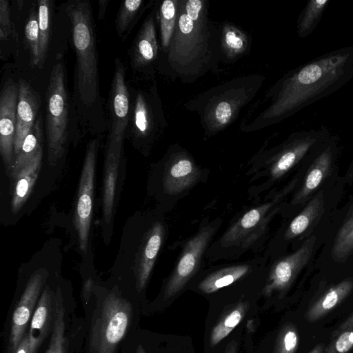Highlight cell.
<instances>
[{"mask_svg":"<svg viewBox=\"0 0 353 353\" xmlns=\"http://www.w3.org/2000/svg\"><path fill=\"white\" fill-rule=\"evenodd\" d=\"M353 79V46L324 53L289 71L272 87L270 103L248 126L256 130L288 118Z\"/></svg>","mask_w":353,"mask_h":353,"instance_id":"obj_1","label":"cell"},{"mask_svg":"<svg viewBox=\"0 0 353 353\" xmlns=\"http://www.w3.org/2000/svg\"><path fill=\"white\" fill-rule=\"evenodd\" d=\"M205 1H179L174 33L168 47V61L181 77L196 75L208 65L212 33Z\"/></svg>","mask_w":353,"mask_h":353,"instance_id":"obj_2","label":"cell"},{"mask_svg":"<svg viewBox=\"0 0 353 353\" xmlns=\"http://www.w3.org/2000/svg\"><path fill=\"white\" fill-rule=\"evenodd\" d=\"M71 24L77 57L76 83L79 99L92 105L99 97L98 55L90 3L85 0L70 1L65 6Z\"/></svg>","mask_w":353,"mask_h":353,"instance_id":"obj_3","label":"cell"},{"mask_svg":"<svg viewBox=\"0 0 353 353\" xmlns=\"http://www.w3.org/2000/svg\"><path fill=\"white\" fill-rule=\"evenodd\" d=\"M99 309L92 323L90 353H114L129 327L132 314L131 303L111 293Z\"/></svg>","mask_w":353,"mask_h":353,"instance_id":"obj_4","label":"cell"},{"mask_svg":"<svg viewBox=\"0 0 353 353\" xmlns=\"http://www.w3.org/2000/svg\"><path fill=\"white\" fill-rule=\"evenodd\" d=\"M64 65L54 64L46 92V134L48 159L55 163L64 151L68 134V100Z\"/></svg>","mask_w":353,"mask_h":353,"instance_id":"obj_5","label":"cell"},{"mask_svg":"<svg viewBox=\"0 0 353 353\" xmlns=\"http://www.w3.org/2000/svg\"><path fill=\"white\" fill-rule=\"evenodd\" d=\"M125 77L123 63L121 59L116 58L109 94L111 125L106 150L123 152V139L130 112L129 92Z\"/></svg>","mask_w":353,"mask_h":353,"instance_id":"obj_6","label":"cell"},{"mask_svg":"<svg viewBox=\"0 0 353 353\" xmlns=\"http://www.w3.org/2000/svg\"><path fill=\"white\" fill-rule=\"evenodd\" d=\"M97 153V141L92 140L87 145L75 210V225L79 247L83 252H85L87 249L92 216Z\"/></svg>","mask_w":353,"mask_h":353,"instance_id":"obj_7","label":"cell"},{"mask_svg":"<svg viewBox=\"0 0 353 353\" xmlns=\"http://www.w3.org/2000/svg\"><path fill=\"white\" fill-rule=\"evenodd\" d=\"M330 134L326 127L310 128L291 134L273 157L270 175L274 179L283 176L305 157L320 141Z\"/></svg>","mask_w":353,"mask_h":353,"instance_id":"obj_8","label":"cell"},{"mask_svg":"<svg viewBox=\"0 0 353 353\" xmlns=\"http://www.w3.org/2000/svg\"><path fill=\"white\" fill-rule=\"evenodd\" d=\"M214 232V227L203 228L186 243L165 285L163 293L165 299L171 298L179 293L196 273Z\"/></svg>","mask_w":353,"mask_h":353,"instance_id":"obj_9","label":"cell"},{"mask_svg":"<svg viewBox=\"0 0 353 353\" xmlns=\"http://www.w3.org/2000/svg\"><path fill=\"white\" fill-rule=\"evenodd\" d=\"M337 149L336 136L331 133L311 149L313 159L293 204L305 202L316 191L331 170Z\"/></svg>","mask_w":353,"mask_h":353,"instance_id":"obj_10","label":"cell"},{"mask_svg":"<svg viewBox=\"0 0 353 353\" xmlns=\"http://www.w3.org/2000/svg\"><path fill=\"white\" fill-rule=\"evenodd\" d=\"M225 85L217 89L220 92L209 97L207 105L203 110L199 111L202 121L206 130L214 132L228 125L234 118L236 113L244 105L249 97L245 92L240 94V88L232 87L226 89Z\"/></svg>","mask_w":353,"mask_h":353,"instance_id":"obj_11","label":"cell"},{"mask_svg":"<svg viewBox=\"0 0 353 353\" xmlns=\"http://www.w3.org/2000/svg\"><path fill=\"white\" fill-rule=\"evenodd\" d=\"M315 241V236H311L296 252L282 258L272 266L263 290L265 296L283 292L292 285L310 259Z\"/></svg>","mask_w":353,"mask_h":353,"instance_id":"obj_12","label":"cell"},{"mask_svg":"<svg viewBox=\"0 0 353 353\" xmlns=\"http://www.w3.org/2000/svg\"><path fill=\"white\" fill-rule=\"evenodd\" d=\"M18 94V84L8 80L0 97V152L8 172L14 158Z\"/></svg>","mask_w":353,"mask_h":353,"instance_id":"obj_13","label":"cell"},{"mask_svg":"<svg viewBox=\"0 0 353 353\" xmlns=\"http://www.w3.org/2000/svg\"><path fill=\"white\" fill-rule=\"evenodd\" d=\"M44 281L41 273L32 274L15 307L11 320L8 353L14 352L26 334V330L34 312Z\"/></svg>","mask_w":353,"mask_h":353,"instance_id":"obj_14","label":"cell"},{"mask_svg":"<svg viewBox=\"0 0 353 353\" xmlns=\"http://www.w3.org/2000/svg\"><path fill=\"white\" fill-rule=\"evenodd\" d=\"M18 85L17 130L14 144V157L20 152L26 137L36 122L41 101L38 93L26 81L20 79Z\"/></svg>","mask_w":353,"mask_h":353,"instance_id":"obj_15","label":"cell"},{"mask_svg":"<svg viewBox=\"0 0 353 353\" xmlns=\"http://www.w3.org/2000/svg\"><path fill=\"white\" fill-rule=\"evenodd\" d=\"M55 307L52 292L46 287L42 292L32 316L28 332L30 353H36L43 341L52 331Z\"/></svg>","mask_w":353,"mask_h":353,"instance_id":"obj_16","label":"cell"},{"mask_svg":"<svg viewBox=\"0 0 353 353\" xmlns=\"http://www.w3.org/2000/svg\"><path fill=\"white\" fill-rule=\"evenodd\" d=\"M121 157L122 152L106 151L105 153L102 199V223L105 228L112 223Z\"/></svg>","mask_w":353,"mask_h":353,"instance_id":"obj_17","label":"cell"},{"mask_svg":"<svg viewBox=\"0 0 353 353\" xmlns=\"http://www.w3.org/2000/svg\"><path fill=\"white\" fill-rule=\"evenodd\" d=\"M164 232L163 224L157 222L149 230L143 241L136 268L137 288L139 290H143L148 282L163 243Z\"/></svg>","mask_w":353,"mask_h":353,"instance_id":"obj_18","label":"cell"},{"mask_svg":"<svg viewBox=\"0 0 353 353\" xmlns=\"http://www.w3.org/2000/svg\"><path fill=\"white\" fill-rule=\"evenodd\" d=\"M43 157L41 146L32 160L11 179V207L18 212L29 197L38 177Z\"/></svg>","mask_w":353,"mask_h":353,"instance_id":"obj_19","label":"cell"},{"mask_svg":"<svg viewBox=\"0 0 353 353\" xmlns=\"http://www.w3.org/2000/svg\"><path fill=\"white\" fill-rule=\"evenodd\" d=\"M199 175V170L190 157L181 154L172 159L166 169L164 188L170 194H178L193 185Z\"/></svg>","mask_w":353,"mask_h":353,"instance_id":"obj_20","label":"cell"},{"mask_svg":"<svg viewBox=\"0 0 353 353\" xmlns=\"http://www.w3.org/2000/svg\"><path fill=\"white\" fill-rule=\"evenodd\" d=\"M353 290V281L344 280L330 288L307 310L305 318L313 323L339 305Z\"/></svg>","mask_w":353,"mask_h":353,"instance_id":"obj_21","label":"cell"},{"mask_svg":"<svg viewBox=\"0 0 353 353\" xmlns=\"http://www.w3.org/2000/svg\"><path fill=\"white\" fill-rule=\"evenodd\" d=\"M154 118V112L146 95L143 92L137 93L129 118L133 135L137 139L151 137L156 128Z\"/></svg>","mask_w":353,"mask_h":353,"instance_id":"obj_22","label":"cell"},{"mask_svg":"<svg viewBox=\"0 0 353 353\" xmlns=\"http://www.w3.org/2000/svg\"><path fill=\"white\" fill-rule=\"evenodd\" d=\"M157 42L153 17H148L141 26L135 39L132 58L137 66H143L153 61L157 54Z\"/></svg>","mask_w":353,"mask_h":353,"instance_id":"obj_23","label":"cell"},{"mask_svg":"<svg viewBox=\"0 0 353 353\" xmlns=\"http://www.w3.org/2000/svg\"><path fill=\"white\" fill-rule=\"evenodd\" d=\"M323 210V194L319 192L290 223L285 234V238L292 239L305 232L321 216Z\"/></svg>","mask_w":353,"mask_h":353,"instance_id":"obj_24","label":"cell"},{"mask_svg":"<svg viewBox=\"0 0 353 353\" xmlns=\"http://www.w3.org/2000/svg\"><path fill=\"white\" fill-rule=\"evenodd\" d=\"M41 115L37 119L35 123L26 137L20 152L15 156L13 163L8 172L10 179L26 165L42 146L43 136Z\"/></svg>","mask_w":353,"mask_h":353,"instance_id":"obj_25","label":"cell"},{"mask_svg":"<svg viewBox=\"0 0 353 353\" xmlns=\"http://www.w3.org/2000/svg\"><path fill=\"white\" fill-rule=\"evenodd\" d=\"M250 268L249 265L241 264L219 269L202 280L198 288L203 293H213L243 278Z\"/></svg>","mask_w":353,"mask_h":353,"instance_id":"obj_26","label":"cell"},{"mask_svg":"<svg viewBox=\"0 0 353 353\" xmlns=\"http://www.w3.org/2000/svg\"><path fill=\"white\" fill-rule=\"evenodd\" d=\"M330 3V0L307 1L297 19V34L300 38L305 39L313 32Z\"/></svg>","mask_w":353,"mask_h":353,"instance_id":"obj_27","label":"cell"},{"mask_svg":"<svg viewBox=\"0 0 353 353\" xmlns=\"http://www.w3.org/2000/svg\"><path fill=\"white\" fill-rule=\"evenodd\" d=\"M248 308V302L241 301L228 312L212 329L210 345L214 346L225 339L242 321Z\"/></svg>","mask_w":353,"mask_h":353,"instance_id":"obj_28","label":"cell"},{"mask_svg":"<svg viewBox=\"0 0 353 353\" xmlns=\"http://www.w3.org/2000/svg\"><path fill=\"white\" fill-rule=\"evenodd\" d=\"M55 316L50 341L46 353H65L67 339L65 336V307L61 292L58 288L54 297Z\"/></svg>","mask_w":353,"mask_h":353,"instance_id":"obj_29","label":"cell"},{"mask_svg":"<svg viewBox=\"0 0 353 353\" xmlns=\"http://www.w3.org/2000/svg\"><path fill=\"white\" fill-rule=\"evenodd\" d=\"M272 203H268L262 206L253 208L247 212L227 232L224 236L226 241H234L243 237L262 221L266 212L270 209Z\"/></svg>","mask_w":353,"mask_h":353,"instance_id":"obj_30","label":"cell"},{"mask_svg":"<svg viewBox=\"0 0 353 353\" xmlns=\"http://www.w3.org/2000/svg\"><path fill=\"white\" fill-rule=\"evenodd\" d=\"M37 3L39 35V60L38 67L41 68L46 59L50 40L52 1L49 0H40Z\"/></svg>","mask_w":353,"mask_h":353,"instance_id":"obj_31","label":"cell"},{"mask_svg":"<svg viewBox=\"0 0 353 353\" xmlns=\"http://www.w3.org/2000/svg\"><path fill=\"white\" fill-rule=\"evenodd\" d=\"M144 1L126 0L121 2L115 21L117 32L121 39L126 37L142 11Z\"/></svg>","mask_w":353,"mask_h":353,"instance_id":"obj_32","label":"cell"},{"mask_svg":"<svg viewBox=\"0 0 353 353\" xmlns=\"http://www.w3.org/2000/svg\"><path fill=\"white\" fill-rule=\"evenodd\" d=\"M353 349V312L333 332L323 353H349Z\"/></svg>","mask_w":353,"mask_h":353,"instance_id":"obj_33","label":"cell"},{"mask_svg":"<svg viewBox=\"0 0 353 353\" xmlns=\"http://www.w3.org/2000/svg\"><path fill=\"white\" fill-rule=\"evenodd\" d=\"M179 1L165 0L159 10L161 46L168 48L175 28Z\"/></svg>","mask_w":353,"mask_h":353,"instance_id":"obj_34","label":"cell"},{"mask_svg":"<svg viewBox=\"0 0 353 353\" xmlns=\"http://www.w3.org/2000/svg\"><path fill=\"white\" fill-rule=\"evenodd\" d=\"M353 252V215L339 231L332 248L336 261H344Z\"/></svg>","mask_w":353,"mask_h":353,"instance_id":"obj_35","label":"cell"},{"mask_svg":"<svg viewBox=\"0 0 353 353\" xmlns=\"http://www.w3.org/2000/svg\"><path fill=\"white\" fill-rule=\"evenodd\" d=\"M25 37L30 54V65L38 67L39 60V35L38 12L35 6L31 7L25 26Z\"/></svg>","mask_w":353,"mask_h":353,"instance_id":"obj_36","label":"cell"},{"mask_svg":"<svg viewBox=\"0 0 353 353\" xmlns=\"http://www.w3.org/2000/svg\"><path fill=\"white\" fill-rule=\"evenodd\" d=\"M298 345V331L294 325L288 324L277 337L274 353H295Z\"/></svg>","mask_w":353,"mask_h":353,"instance_id":"obj_37","label":"cell"},{"mask_svg":"<svg viewBox=\"0 0 353 353\" xmlns=\"http://www.w3.org/2000/svg\"><path fill=\"white\" fill-rule=\"evenodd\" d=\"M224 48L232 55L240 54L245 50L246 41L245 36L238 30L232 27L225 28L223 34Z\"/></svg>","mask_w":353,"mask_h":353,"instance_id":"obj_38","label":"cell"},{"mask_svg":"<svg viewBox=\"0 0 353 353\" xmlns=\"http://www.w3.org/2000/svg\"><path fill=\"white\" fill-rule=\"evenodd\" d=\"M10 37L18 40L17 32L12 21L8 1H0V39H8Z\"/></svg>","mask_w":353,"mask_h":353,"instance_id":"obj_39","label":"cell"},{"mask_svg":"<svg viewBox=\"0 0 353 353\" xmlns=\"http://www.w3.org/2000/svg\"><path fill=\"white\" fill-rule=\"evenodd\" d=\"M13 353H30L29 339L26 333Z\"/></svg>","mask_w":353,"mask_h":353,"instance_id":"obj_40","label":"cell"},{"mask_svg":"<svg viewBox=\"0 0 353 353\" xmlns=\"http://www.w3.org/2000/svg\"><path fill=\"white\" fill-rule=\"evenodd\" d=\"M99 3L98 19H103L105 17L106 9L109 3L108 0H100Z\"/></svg>","mask_w":353,"mask_h":353,"instance_id":"obj_41","label":"cell"},{"mask_svg":"<svg viewBox=\"0 0 353 353\" xmlns=\"http://www.w3.org/2000/svg\"><path fill=\"white\" fill-rule=\"evenodd\" d=\"M93 287V281L92 280L89 278L83 285V296L84 298L88 300L89 299V297L90 296Z\"/></svg>","mask_w":353,"mask_h":353,"instance_id":"obj_42","label":"cell"},{"mask_svg":"<svg viewBox=\"0 0 353 353\" xmlns=\"http://www.w3.org/2000/svg\"><path fill=\"white\" fill-rule=\"evenodd\" d=\"M237 344L235 341H231L225 347L224 353H236Z\"/></svg>","mask_w":353,"mask_h":353,"instance_id":"obj_43","label":"cell"},{"mask_svg":"<svg viewBox=\"0 0 353 353\" xmlns=\"http://www.w3.org/2000/svg\"><path fill=\"white\" fill-rule=\"evenodd\" d=\"M324 347L323 344H319L315 346L312 350H311L308 353H323Z\"/></svg>","mask_w":353,"mask_h":353,"instance_id":"obj_44","label":"cell"},{"mask_svg":"<svg viewBox=\"0 0 353 353\" xmlns=\"http://www.w3.org/2000/svg\"><path fill=\"white\" fill-rule=\"evenodd\" d=\"M136 353H145L144 348L141 345H138Z\"/></svg>","mask_w":353,"mask_h":353,"instance_id":"obj_45","label":"cell"},{"mask_svg":"<svg viewBox=\"0 0 353 353\" xmlns=\"http://www.w3.org/2000/svg\"><path fill=\"white\" fill-rule=\"evenodd\" d=\"M353 215V203L352 205H351L348 212H347V216L348 217H350Z\"/></svg>","mask_w":353,"mask_h":353,"instance_id":"obj_46","label":"cell"}]
</instances>
